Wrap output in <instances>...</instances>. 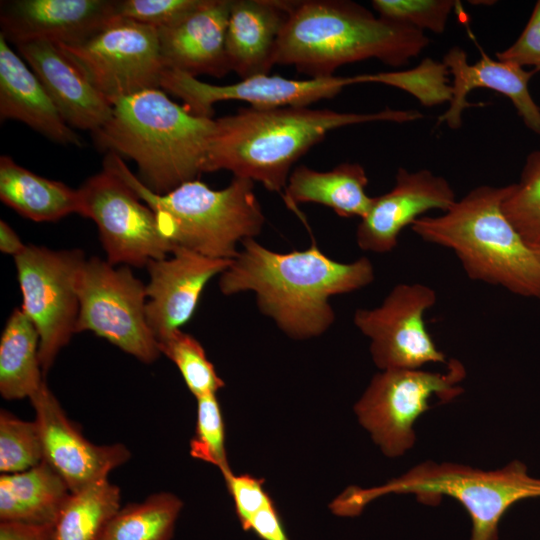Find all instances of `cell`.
<instances>
[{"label":"cell","mask_w":540,"mask_h":540,"mask_svg":"<svg viewBox=\"0 0 540 540\" xmlns=\"http://www.w3.org/2000/svg\"><path fill=\"white\" fill-rule=\"evenodd\" d=\"M242 245L220 276V291L224 295L255 292L260 311L295 339L324 333L335 320L329 298L363 288L375 277L367 257L341 263L315 243L289 253L272 251L254 238Z\"/></svg>","instance_id":"obj_1"},{"label":"cell","mask_w":540,"mask_h":540,"mask_svg":"<svg viewBox=\"0 0 540 540\" xmlns=\"http://www.w3.org/2000/svg\"><path fill=\"white\" fill-rule=\"evenodd\" d=\"M417 110L346 113L309 107L243 108L215 119L203 172L228 170L269 191L285 189L291 168L315 144L340 127L375 121L405 123Z\"/></svg>","instance_id":"obj_2"},{"label":"cell","mask_w":540,"mask_h":540,"mask_svg":"<svg viewBox=\"0 0 540 540\" xmlns=\"http://www.w3.org/2000/svg\"><path fill=\"white\" fill-rule=\"evenodd\" d=\"M428 44L424 32L351 1H290L274 64L292 65L310 78L331 77L342 65L371 58L404 66Z\"/></svg>","instance_id":"obj_3"},{"label":"cell","mask_w":540,"mask_h":540,"mask_svg":"<svg viewBox=\"0 0 540 540\" xmlns=\"http://www.w3.org/2000/svg\"><path fill=\"white\" fill-rule=\"evenodd\" d=\"M214 130L215 119L191 113L155 88L116 101L92 134L103 150L133 160L148 189L165 194L203 173Z\"/></svg>","instance_id":"obj_4"},{"label":"cell","mask_w":540,"mask_h":540,"mask_svg":"<svg viewBox=\"0 0 540 540\" xmlns=\"http://www.w3.org/2000/svg\"><path fill=\"white\" fill-rule=\"evenodd\" d=\"M510 185L469 191L439 216H422L412 231L452 249L469 278L540 301V260L506 217Z\"/></svg>","instance_id":"obj_5"},{"label":"cell","mask_w":540,"mask_h":540,"mask_svg":"<svg viewBox=\"0 0 540 540\" xmlns=\"http://www.w3.org/2000/svg\"><path fill=\"white\" fill-rule=\"evenodd\" d=\"M103 168L122 179L152 209L172 252L184 248L207 257L232 260L238 253L237 243L257 236L265 223L254 182L249 179L234 177L221 190L211 189L196 179L157 194L114 153H107Z\"/></svg>","instance_id":"obj_6"},{"label":"cell","mask_w":540,"mask_h":540,"mask_svg":"<svg viewBox=\"0 0 540 540\" xmlns=\"http://www.w3.org/2000/svg\"><path fill=\"white\" fill-rule=\"evenodd\" d=\"M414 494L423 504L436 505L443 496L457 500L472 521L471 540H498V524L515 503L540 497V478L531 476L521 461L483 471L452 463L425 462L383 486L347 488L331 504L340 516L358 515L377 497Z\"/></svg>","instance_id":"obj_7"},{"label":"cell","mask_w":540,"mask_h":540,"mask_svg":"<svg viewBox=\"0 0 540 540\" xmlns=\"http://www.w3.org/2000/svg\"><path fill=\"white\" fill-rule=\"evenodd\" d=\"M464 365L457 359L447 362L444 373L421 369H387L376 374L355 412L362 426L386 456H400L415 443L413 425L430 409L435 396L448 402L463 392Z\"/></svg>","instance_id":"obj_8"},{"label":"cell","mask_w":540,"mask_h":540,"mask_svg":"<svg viewBox=\"0 0 540 540\" xmlns=\"http://www.w3.org/2000/svg\"><path fill=\"white\" fill-rule=\"evenodd\" d=\"M76 333L92 331L144 363L160 356L146 317V285L128 267L96 257L86 260L77 281Z\"/></svg>","instance_id":"obj_9"},{"label":"cell","mask_w":540,"mask_h":540,"mask_svg":"<svg viewBox=\"0 0 540 540\" xmlns=\"http://www.w3.org/2000/svg\"><path fill=\"white\" fill-rule=\"evenodd\" d=\"M14 261L23 297L21 309L39 334V358L45 373L76 333L77 281L86 259L77 249L55 251L26 245Z\"/></svg>","instance_id":"obj_10"},{"label":"cell","mask_w":540,"mask_h":540,"mask_svg":"<svg viewBox=\"0 0 540 540\" xmlns=\"http://www.w3.org/2000/svg\"><path fill=\"white\" fill-rule=\"evenodd\" d=\"M58 45L112 105L161 86L166 67L153 27L116 16L84 42Z\"/></svg>","instance_id":"obj_11"},{"label":"cell","mask_w":540,"mask_h":540,"mask_svg":"<svg viewBox=\"0 0 540 540\" xmlns=\"http://www.w3.org/2000/svg\"><path fill=\"white\" fill-rule=\"evenodd\" d=\"M78 191L79 214L96 223L109 264L142 267L172 253L152 209L113 172L103 168Z\"/></svg>","instance_id":"obj_12"},{"label":"cell","mask_w":540,"mask_h":540,"mask_svg":"<svg viewBox=\"0 0 540 540\" xmlns=\"http://www.w3.org/2000/svg\"><path fill=\"white\" fill-rule=\"evenodd\" d=\"M436 300V292L425 284H397L380 306L355 311L354 324L370 338L379 368L420 369L427 363H446L424 321Z\"/></svg>","instance_id":"obj_13"},{"label":"cell","mask_w":540,"mask_h":540,"mask_svg":"<svg viewBox=\"0 0 540 540\" xmlns=\"http://www.w3.org/2000/svg\"><path fill=\"white\" fill-rule=\"evenodd\" d=\"M368 83L367 75L331 76L305 80L260 74L231 84H210L181 71L166 68L160 88L183 101L191 113L212 118L213 106L221 101H243L253 108L308 107L335 97L343 88Z\"/></svg>","instance_id":"obj_14"},{"label":"cell","mask_w":540,"mask_h":540,"mask_svg":"<svg viewBox=\"0 0 540 540\" xmlns=\"http://www.w3.org/2000/svg\"><path fill=\"white\" fill-rule=\"evenodd\" d=\"M29 399L41 435L43 461L61 476L71 493L108 479L113 469L129 460L131 453L125 445H97L84 437L45 381Z\"/></svg>","instance_id":"obj_15"},{"label":"cell","mask_w":540,"mask_h":540,"mask_svg":"<svg viewBox=\"0 0 540 540\" xmlns=\"http://www.w3.org/2000/svg\"><path fill=\"white\" fill-rule=\"evenodd\" d=\"M450 183L442 176L422 169L399 168L394 187L373 197L367 214L356 230L359 248L379 254L392 251L401 231L430 210L447 211L456 201Z\"/></svg>","instance_id":"obj_16"},{"label":"cell","mask_w":540,"mask_h":540,"mask_svg":"<svg viewBox=\"0 0 540 540\" xmlns=\"http://www.w3.org/2000/svg\"><path fill=\"white\" fill-rule=\"evenodd\" d=\"M116 4L111 0L2 1L0 34L15 46L36 40L77 45L117 16Z\"/></svg>","instance_id":"obj_17"},{"label":"cell","mask_w":540,"mask_h":540,"mask_svg":"<svg viewBox=\"0 0 540 540\" xmlns=\"http://www.w3.org/2000/svg\"><path fill=\"white\" fill-rule=\"evenodd\" d=\"M231 262L176 248L171 258L147 264L146 317L157 341L189 321L208 281L222 274Z\"/></svg>","instance_id":"obj_18"},{"label":"cell","mask_w":540,"mask_h":540,"mask_svg":"<svg viewBox=\"0 0 540 540\" xmlns=\"http://www.w3.org/2000/svg\"><path fill=\"white\" fill-rule=\"evenodd\" d=\"M16 48L71 128L94 133L105 125L113 105L57 43L36 40Z\"/></svg>","instance_id":"obj_19"},{"label":"cell","mask_w":540,"mask_h":540,"mask_svg":"<svg viewBox=\"0 0 540 540\" xmlns=\"http://www.w3.org/2000/svg\"><path fill=\"white\" fill-rule=\"evenodd\" d=\"M442 62L453 78L452 97L448 110L438 117L437 125L445 122L451 129L459 128L463 112L473 106L467 100L468 93L475 88H487L509 98L526 127L540 135V107L529 91V80L535 71L494 60L484 53L478 61L469 64L466 52L458 46L449 49Z\"/></svg>","instance_id":"obj_20"},{"label":"cell","mask_w":540,"mask_h":540,"mask_svg":"<svg viewBox=\"0 0 540 540\" xmlns=\"http://www.w3.org/2000/svg\"><path fill=\"white\" fill-rule=\"evenodd\" d=\"M232 0H201L175 24L158 30L166 68L197 77L216 78L230 72L226 57V32Z\"/></svg>","instance_id":"obj_21"},{"label":"cell","mask_w":540,"mask_h":540,"mask_svg":"<svg viewBox=\"0 0 540 540\" xmlns=\"http://www.w3.org/2000/svg\"><path fill=\"white\" fill-rule=\"evenodd\" d=\"M290 1L232 0L226 32L230 71L241 79L269 74Z\"/></svg>","instance_id":"obj_22"},{"label":"cell","mask_w":540,"mask_h":540,"mask_svg":"<svg viewBox=\"0 0 540 540\" xmlns=\"http://www.w3.org/2000/svg\"><path fill=\"white\" fill-rule=\"evenodd\" d=\"M0 118L18 120L59 144L81 145L40 80L1 34Z\"/></svg>","instance_id":"obj_23"},{"label":"cell","mask_w":540,"mask_h":540,"mask_svg":"<svg viewBox=\"0 0 540 540\" xmlns=\"http://www.w3.org/2000/svg\"><path fill=\"white\" fill-rule=\"evenodd\" d=\"M368 177L358 163H341L329 171L297 166L285 187V201L295 209L298 203H317L340 217H360L368 212L373 197L366 193Z\"/></svg>","instance_id":"obj_24"},{"label":"cell","mask_w":540,"mask_h":540,"mask_svg":"<svg viewBox=\"0 0 540 540\" xmlns=\"http://www.w3.org/2000/svg\"><path fill=\"white\" fill-rule=\"evenodd\" d=\"M71 492L45 461L0 476V522L54 526Z\"/></svg>","instance_id":"obj_25"},{"label":"cell","mask_w":540,"mask_h":540,"mask_svg":"<svg viewBox=\"0 0 540 540\" xmlns=\"http://www.w3.org/2000/svg\"><path fill=\"white\" fill-rule=\"evenodd\" d=\"M0 199L35 222H53L80 211L78 189L39 176L6 155L0 157Z\"/></svg>","instance_id":"obj_26"},{"label":"cell","mask_w":540,"mask_h":540,"mask_svg":"<svg viewBox=\"0 0 540 540\" xmlns=\"http://www.w3.org/2000/svg\"><path fill=\"white\" fill-rule=\"evenodd\" d=\"M39 334L22 309L8 318L0 340V393L6 400L30 398L43 384Z\"/></svg>","instance_id":"obj_27"},{"label":"cell","mask_w":540,"mask_h":540,"mask_svg":"<svg viewBox=\"0 0 540 540\" xmlns=\"http://www.w3.org/2000/svg\"><path fill=\"white\" fill-rule=\"evenodd\" d=\"M120 489L108 479L71 493L53 526V540H97L120 509Z\"/></svg>","instance_id":"obj_28"},{"label":"cell","mask_w":540,"mask_h":540,"mask_svg":"<svg viewBox=\"0 0 540 540\" xmlns=\"http://www.w3.org/2000/svg\"><path fill=\"white\" fill-rule=\"evenodd\" d=\"M182 507L175 494H152L120 507L97 540H172Z\"/></svg>","instance_id":"obj_29"},{"label":"cell","mask_w":540,"mask_h":540,"mask_svg":"<svg viewBox=\"0 0 540 540\" xmlns=\"http://www.w3.org/2000/svg\"><path fill=\"white\" fill-rule=\"evenodd\" d=\"M160 353L179 369L188 389L196 397L216 392L224 386L202 345L180 329L158 340Z\"/></svg>","instance_id":"obj_30"},{"label":"cell","mask_w":540,"mask_h":540,"mask_svg":"<svg viewBox=\"0 0 540 540\" xmlns=\"http://www.w3.org/2000/svg\"><path fill=\"white\" fill-rule=\"evenodd\" d=\"M502 208L531 247L540 243V150L527 156L520 180L510 184Z\"/></svg>","instance_id":"obj_31"},{"label":"cell","mask_w":540,"mask_h":540,"mask_svg":"<svg viewBox=\"0 0 540 540\" xmlns=\"http://www.w3.org/2000/svg\"><path fill=\"white\" fill-rule=\"evenodd\" d=\"M43 461L39 427L34 421L22 420L0 411V471L10 474L26 471Z\"/></svg>","instance_id":"obj_32"},{"label":"cell","mask_w":540,"mask_h":540,"mask_svg":"<svg viewBox=\"0 0 540 540\" xmlns=\"http://www.w3.org/2000/svg\"><path fill=\"white\" fill-rule=\"evenodd\" d=\"M449 71L443 62L424 59L413 69L368 74L369 83H380L404 90L425 106L451 100Z\"/></svg>","instance_id":"obj_33"},{"label":"cell","mask_w":540,"mask_h":540,"mask_svg":"<svg viewBox=\"0 0 540 540\" xmlns=\"http://www.w3.org/2000/svg\"><path fill=\"white\" fill-rule=\"evenodd\" d=\"M197 399L195 434L190 441L193 458L218 467L221 473L231 470L225 450V429L221 409L215 394Z\"/></svg>","instance_id":"obj_34"},{"label":"cell","mask_w":540,"mask_h":540,"mask_svg":"<svg viewBox=\"0 0 540 540\" xmlns=\"http://www.w3.org/2000/svg\"><path fill=\"white\" fill-rule=\"evenodd\" d=\"M378 16L424 32L442 33L455 8L454 0H373Z\"/></svg>","instance_id":"obj_35"},{"label":"cell","mask_w":540,"mask_h":540,"mask_svg":"<svg viewBox=\"0 0 540 540\" xmlns=\"http://www.w3.org/2000/svg\"><path fill=\"white\" fill-rule=\"evenodd\" d=\"M200 3L201 0H120L116 14L159 30L175 24Z\"/></svg>","instance_id":"obj_36"},{"label":"cell","mask_w":540,"mask_h":540,"mask_svg":"<svg viewBox=\"0 0 540 540\" xmlns=\"http://www.w3.org/2000/svg\"><path fill=\"white\" fill-rule=\"evenodd\" d=\"M222 475L233 498L238 519L245 529L250 519L273 501L263 488V479L247 474L235 475L232 470Z\"/></svg>","instance_id":"obj_37"},{"label":"cell","mask_w":540,"mask_h":540,"mask_svg":"<svg viewBox=\"0 0 540 540\" xmlns=\"http://www.w3.org/2000/svg\"><path fill=\"white\" fill-rule=\"evenodd\" d=\"M496 59L540 69V0L536 2L517 40L505 50L497 52Z\"/></svg>","instance_id":"obj_38"},{"label":"cell","mask_w":540,"mask_h":540,"mask_svg":"<svg viewBox=\"0 0 540 540\" xmlns=\"http://www.w3.org/2000/svg\"><path fill=\"white\" fill-rule=\"evenodd\" d=\"M244 530L253 531L262 540H289L273 502L257 512Z\"/></svg>","instance_id":"obj_39"},{"label":"cell","mask_w":540,"mask_h":540,"mask_svg":"<svg viewBox=\"0 0 540 540\" xmlns=\"http://www.w3.org/2000/svg\"><path fill=\"white\" fill-rule=\"evenodd\" d=\"M0 540H53V526L0 522Z\"/></svg>","instance_id":"obj_40"},{"label":"cell","mask_w":540,"mask_h":540,"mask_svg":"<svg viewBox=\"0 0 540 540\" xmlns=\"http://www.w3.org/2000/svg\"><path fill=\"white\" fill-rule=\"evenodd\" d=\"M26 245L21 241L16 232L4 220L0 221V250L12 255L13 257L20 254Z\"/></svg>","instance_id":"obj_41"},{"label":"cell","mask_w":540,"mask_h":540,"mask_svg":"<svg viewBox=\"0 0 540 540\" xmlns=\"http://www.w3.org/2000/svg\"><path fill=\"white\" fill-rule=\"evenodd\" d=\"M538 259L540 260V243L532 247Z\"/></svg>","instance_id":"obj_42"}]
</instances>
